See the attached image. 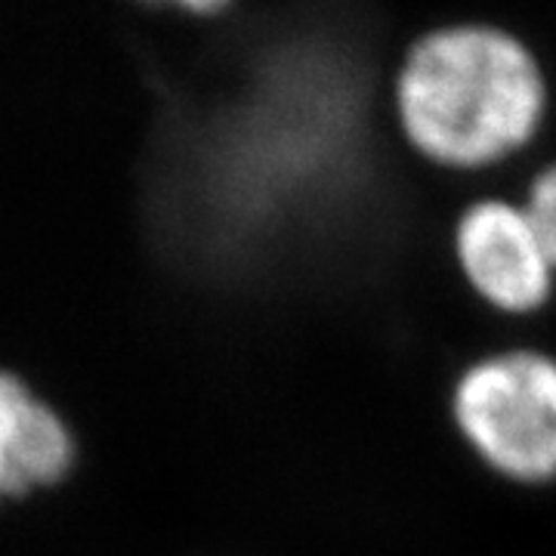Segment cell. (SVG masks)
<instances>
[{"mask_svg": "<svg viewBox=\"0 0 556 556\" xmlns=\"http://www.w3.org/2000/svg\"><path fill=\"white\" fill-rule=\"evenodd\" d=\"M554 90L538 50L477 0H427L390 75V121L405 152L455 179H495L529 159Z\"/></svg>", "mask_w": 556, "mask_h": 556, "instance_id": "1", "label": "cell"}, {"mask_svg": "<svg viewBox=\"0 0 556 556\" xmlns=\"http://www.w3.org/2000/svg\"><path fill=\"white\" fill-rule=\"evenodd\" d=\"M448 420L479 464L519 489L556 485V353L504 325L448 387Z\"/></svg>", "mask_w": 556, "mask_h": 556, "instance_id": "2", "label": "cell"}, {"mask_svg": "<svg viewBox=\"0 0 556 556\" xmlns=\"http://www.w3.org/2000/svg\"><path fill=\"white\" fill-rule=\"evenodd\" d=\"M507 174L482 179L460 201L448 248L457 276L479 306L501 321L526 325L556 300V266L510 192Z\"/></svg>", "mask_w": 556, "mask_h": 556, "instance_id": "3", "label": "cell"}, {"mask_svg": "<svg viewBox=\"0 0 556 556\" xmlns=\"http://www.w3.org/2000/svg\"><path fill=\"white\" fill-rule=\"evenodd\" d=\"M78 439L56 405L0 368V501L56 489L72 477Z\"/></svg>", "mask_w": 556, "mask_h": 556, "instance_id": "4", "label": "cell"}, {"mask_svg": "<svg viewBox=\"0 0 556 556\" xmlns=\"http://www.w3.org/2000/svg\"><path fill=\"white\" fill-rule=\"evenodd\" d=\"M507 182L556 266V152L535 149L507 174Z\"/></svg>", "mask_w": 556, "mask_h": 556, "instance_id": "5", "label": "cell"}]
</instances>
